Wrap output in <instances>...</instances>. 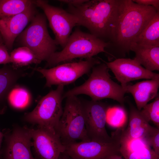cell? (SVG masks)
<instances>
[{
    "mask_svg": "<svg viewBox=\"0 0 159 159\" xmlns=\"http://www.w3.org/2000/svg\"><path fill=\"white\" fill-rule=\"evenodd\" d=\"M157 11L132 0H117L108 47L112 45L122 53H129L132 43Z\"/></svg>",
    "mask_w": 159,
    "mask_h": 159,
    "instance_id": "1",
    "label": "cell"
},
{
    "mask_svg": "<svg viewBox=\"0 0 159 159\" xmlns=\"http://www.w3.org/2000/svg\"><path fill=\"white\" fill-rule=\"evenodd\" d=\"M117 0H88L77 6H68V12L77 18L78 25L102 40H110Z\"/></svg>",
    "mask_w": 159,
    "mask_h": 159,
    "instance_id": "2",
    "label": "cell"
},
{
    "mask_svg": "<svg viewBox=\"0 0 159 159\" xmlns=\"http://www.w3.org/2000/svg\"><path fill=\"white\" fill-rule=\"evenodd\" d=\"M109 69L104 62L94 66L89 78L82 85L66 92L63 98L84 94L94 101L109 98L123 104L125 93L122 86L111 78Z\"/></svg>",
    "mask_w": 159,
    "mask_h": 159,
    "instance_id": "3",
    "label": "cell"
},
{
    "mask_svg": "<svg viewBox=\"0 0 159 159\" xmlns=\"http://www.w3.org/2000/svg\"><path fill=\"white\" fill-rule=\"evenodd\" d=\"M109 45L108 42L77 28L70 34L62 50L55 52L47 60L46 66L53 67L76 58L93 57L100 53H107L105 49Z\"/></svg>",
    "mask_w": 159,
    "mask_h": 159,
    "instance_id": "4",
    "label": "cell"
},
{
    "mask_svg": "<svg viewBox=\"0 0 159 159\" xmlns=\"http://www.w3.org/2000/svg\"><path fill=\"white\" fill-rule=\"evenodd\" d=\"M44 14L37 13L29 25L16 39L22 46L31 49L41 62L46 61L56 52L57 44L48 32Z\"/></svg>",
    "mask_w": 159,
    "mask_h": 159,
    "instance_id": "5",
    "label": "cell"
},
{
    "mask_svg": "<svg viewBox=\"0 0 159 159\" xmlns=\"http://www.w3.org/2000/svg\"><path fill=\"white\" fill-rule=\"evenodd\" d=\"M57 132L65 145L76 142L89 141L85 126L82 102L77 96L66 98Z\"/></svg>",
    "mask_w": 159,
    "mask_h": 159,
    "instance_id": "6",
    "label": "cell"
},
{
    "mask_svg": "<svg viewBox=\"0 0 159 159\" xmlns=\"http://www.w3.org/2000/svg\"><path fill=\"white\" fill-rule=\"evenodd\" d=\"M64 86L58 85L42 97L31 112L25 113V120L57 132L63 109L62 106Z\"/></svg>",
    "mask_w": 159,
    "mask_h": 159,
    "instance_id": "7",
    "label": "cell"
},
{
    "mask_svg": "<svg viewBox=\"0 0 159 159\" xmlns=\"http://www.w3.org/2000/svg\"><path fill=\"white\" fill-rule=\"evenodd\" d=\"M100 63L99 59L93 57L84 61L64 63L48 69L38 68L35 70L45 78V87L53 85L64 86L88 73L94 66Z\"/></svg>",
    "mask_w": 159,
    "mask_h": 159,
    "instance_id": "8",
    "label": "cell"
},
{
    "mask_svg": "<svg viewBox=\"0 0 159 159\" xmlns=\"http://www.w3.org/2000/svg\"><path fill=\"white\" fill-rule=\"evenodd\" d=\"M82 103L86 130L90 140L104 143L113 141L117 134L111 137L106 128L107 113L109 108L107 105L100 101L92 100Z\"/></svg>",
    "mask_w": 159,
    "mask_h": 159,
    "instance_id": "9",
    "label": "cell"
},
{
    "mask_svg": "<svg viewBox=\"0 0 159 159\" xmlns=\"http://www.w3.org/2000/svg\"><path fill=\"white\" fill-rule=\"evenodd\" d=\"M36 6L42 9L48 19L57 45L65 46L73 28L78 25V20L73 14L62 9L50 5L46 0H34Z\"/></svg>",
    "mask_w": 159,
    "mask_h": 159,
    "instance_id": "10",
    "label": "cell"
},
{
    "mask_svg": "<svg viewBox=\"0 0 159 159\" xmlns=\"http://www.w3.org/2000/svg\"><path fill=\"white\" fill-rule=\"evenodd\" d=\"M4 143L1 150L2 159H35L32 155L31 129L16 127L12 130H4Z\"/></svg>",
    "mask_w": 159,
    "mask_h": 159,
    "instance_id": "11",
    "label": "cell"
},
{
    "mask_svg": "<svg viewBox=\"0 0 159 159\" xmlns=\"http://www.w3.org/2000/svg\"><path fill=\"white\" fill-rule=\"evenodd\" d=\"M120 135L117 133L115 139L110 143L92 140L72 143L65 145V152L72 159H104L112 155L121 154Z\"/></svg>",
    "mask_w": 159,
    "mask_h": 159,
    "instance_id": "12",
    "label": "cell"
},
{
    "mask_svg": "<svg viewBox=\"0 0 159 159\" xmlns=\"http://www.w3.org/2000/svg\"><path fill=\"white\" fill-rule=\"evenodd\" d=\"M31 131L32 146L42 159H58L65 152L66 146L55 130L38 127L37 129H31Z\"/></svg>",
    "mask_w": 159,
    "mask_h": 159,
    "instance_id": "13",
    "label": "cell"
},
{
    "mask_svg": "<svg viewBox=\"0 0 159 159\" xmlns=\"http://www.w3.org/2000/svg\"><path fill=\"white\" fill-rule=\"evenodd\" d=\"M123 87L130 82L141 79L159 78V74L147 70L134 59L119 58L113 61L102 60Z\"/></svg>",
    "mask_w": 159,
    "mask_h": 159,
    "instance_id": "14",
    "label": "cell"
},
{
    "mask_svg": "<svg viewBox=\"0 0 159 159\" xmlns=\"http://www.w3.org/2000/svg\"><path fill=\"white\" fill-rule=\"evenodd\" d=\"M35 5H31L22 13L0 19V32L8 50L12 49L15 39L37 13Z\"/></svg>",
    "mask_w": 159,
    "mask_h": 159,
    "instance_id": "15",
    "label": "cell"
},
{
    "mask_svg": "<svg viewBox=\"0 0 159 159\" xmlns=\"http://www.w3.org/2000/svg\"><path fill=\"white\" fill-rule=\"evenodd\" d=\"M159 87V78L143 81L133 85L127 84L122 87L125 93L132 95L137 108L140 111L149 101L157 96Z\"/></svg>",
    "mask_w": 159,
    "mask_h": 159,
    "instance_id": "16",
    "label": "cell"
},
{
    "mask_svg": "<svg viewBox=\"0 0 159 159\" xmlns=\"http://www.w3.org/2000/svg\"><path fill=\"white\" fill-rule=\"evenodd\" d=\"M130 51L134 52V59L148 70H159V45H150L138 44L133 42Z\"/></svg>",
    "mask_w": 159,
    "mask_h": 159,
    "instance_id": "17",
    "label": "cell"
},
{
    "mask_svg": "<svg viewBox=\"0 0 159 159\" xmlns=\"http://www.w3.org/2000/svg\"><path fill=\"white\" fill-rule=\"evenodd\" d=\"M141 115L140 111L132 105L130 109L127 128L121 135L132 138H145L151 127Z\"/></svg>",
    "mask_w": 159,
    "mask_h": 159,
    "instance_id": "18",
    "label": "cell"
},
{
    "mask_svg": "<svg viewBox=\"0 0 159 159\" xmlns=\"http://www.w3.org/2000/svg\"><path fill=\"white\" fill-rule=\"evenodd\" d=\"M4 65L0 68V104L5 100L17 80L25 74L19 69H15L12 65Z\"/></svg>",
    "mask_w": 159,
    "mask_h": 159,
    "instance_id": "19",
    "label": "cell"
},
{
    "mask_svg": "<svg viewBox=\"0 0 159 159\" xmlns=\"http://www.w3.org/2000/svg\"><path fill=\"white\" fill-rule=\"evenodd\" d=\"M134 42L143 45H159V11L157 12Z\"/></svg>",
    "mask_w": 159,
    "mask_h": 159,
    "instance_id": "20",
    "label": "cell"
},
{
    "mask_svg": "<svg viewBox=\"0 0 159 159\" xmlns=\"http://www.w3.org/2000/svg\"><path fill=\"white\" fill-rule=\"evenodd\" d=\"M11 63L15 69L33 64H39L42 62L29 48L22 46L14 49L10 54Z\"/></svg>",
    "mask_w": 159,
    "mask_h": 159,
    "instance_id": "21",
    "label": "cell"
},
{
    "mask_svg": "<svg viewBox=\"0 0 159 159\" xmlns=\"http://www.w3.org/2000/svg\"><path fill=\"white\" fill-rule=\"evenodd\" d=\"M34 3V0H0V19L21 13Z\"/></svg>",
    "mask_w": 159,
    "mask_h": 159,
    "instance_id": "22",
    "label": "cell"
},
{
    "mask_svg": "<svg viewBox=\"0 0 159 159\" xmlns=\"http://www.w3.org/2000/svg\"><path fill=\"white\" fill-rule=\"evenodd\" d=\"M8 99L10 105L17 109H23L29 104L31 97L29 92L21 87L12 88L8 95Z\"/></svg>",
    "mask_w": 159,
    "mask_h": 159,
    "instance_id": "23",
    "label": "cell"
},
{
    "mask_svg": "<svg viewBox=\"0 0 159 159\" xmlns=\"http://www.w3.org/2000/svg\"><path fill=\"white\" fill-rule=\"evenodd\" d=\"M120 152L122 156L137 150L151 147L145 138H132L120 135Z\"/></svg>",
    "mask_w": 159,
    "mask_h": 159,
    "instance_id": "24",
    "label": "cell"
},
{
    "mask_svg": "<svg viewBox=\"0 0 159 159\" xmlns=\"http://www.w3.org/2000/svg\"><path fill=\"white\" fill-rule=\"evenodd\" d=\"M140 113L148 122H152L159 129V96L158 95L154 100L145 105L140 110Z\"/></svg>",
    "mask_w": 159,
    "mask_h": 159,
    "instance_id": "25",
    "label": "cell"
},
{
    "mask_svg": "<svg viewBox=\"0 0 159 159\" xmlns=\"http://www.w3.org/2000/svg\"><path fill=\"white\" fill-rule=\"evenodd\" d=\"M123 156L125 159H156L159 155L150 147L137 150Z\"/></svg>",
    "mask_w": 159,
    "mask_h": 159,
    "instance_id": "26",
    "label": "cell"
},
{
    "mask_svg": "<svg viewBox=\"0 0 159 159\" xmlns=\"http://www.w3.org/2000/svg\"><path fill=\"white\" fill-rule=\"evenodd\" d=\"M145 138L155 153L159 155V129L151 126Z\"/></svg>",
    "mask_w": 159,
    "mask_h": 159,
    "instance_id": "27",
    "label": "cell"
},
{
    "mask_svg": "<svg viewBox=\"0 0 159 159\" xmlns=\"http://www.w3.org/2000/svg\"><path fill=\"white\" fill-rule=\"evenodd\" d=\"M11 63L10 54L4 43L0 44V64Z\"/></svg>",
    "mask_w": 159,
    "mask_h": 159,
    "instance_id": "28",
    "label": "cell"
},
{
    "mask_svg": "<svg viewBox=\"0 0 159 159\" xmlns=\"http://www.w3.org/2000/svg\"><path fill=\"white\" fill-rule=\"evenodd\" d=\"M134 2L141 5L152 6L159 11V0H132Z\"/></svg>",
    "mask_w": 159,
    "mask_h": 159,
    "instance_id": "29",
    "label": "cell"
},
{
    "mask_svg": "<svg viewBox=\"0 0 159 159\" xmlns=\"http://www.w3.org/2000/svg\"><path fill=\"white\" fill-rule=\"evenodd\" d=\"M88 0H60L58 1L62 3L67 4L68 6H77L87 1Z\"/></svg>",
    "mask_w": 159,
    "mask_h": 159,
    "instance_id": "30",
    "label": "cell"
},
{
    "mask_svg": "<svg viewBox=\"0 0 159 159\" xmlns=\"http://www.w3.org/2000/svg\"><path fill=\"white\" fill-rule=\"evenodd\" d=\"M4 109L0 107V114L3 113L4 112ZM4 138V135L2 132L0 130V157L1 154V145Z\"/></svg>",
    "mask_w": 159,
    "mask_h": 159,
    "instance_id": "31",
    "label": "cell"
},
{
    "mask_svg": "<svg viewBox=\"0 0 159 159\" xmlns=\"http://www.w3.org/2000/svg\"><path fill=\"white\" fill-rule=\"evenodd\" d=\"M121 154H116L110 156L104 159H123Z\"/></svg>",
    "mask_w": 159,
    "mask_h": 159,
    "instance_id": "32",
    "label": "cell"
},
{
    "mask_svg": "<svg viewBox=\"0 0 159 159\" xmlns=\"http://www.w3.org/2000/svg\"><path fill=\"white\" fill-rule=\"evenodd\" d=\"M58 159H72L65 152L61 154Z\"/></svg>",
    "mask_w": 159,
    "mask_h": 159,
    "instance_id": "33",
    "label": "cell"
},
{
    "mask_svg": "<svg viewBox=\"0 0 159 159\" xmlns=\"http://www.w3.org/2000/svg\"><path fill=\"white\" fill-rule=\"evenodd\" d=\"M4 43V41L1 34L0 32V44Z\"/></svg>",
    "mask_w": 159,
    "mask_h": 159,
    "instance_id": "34",
    "label": "cell"
},
{
    "mask_svg": "<svg viewBox=\"0 0 159 159\" xmlns=\"http://www.w3.org/2000/svg\"><path fill=\"white\" fill-rule=\"evenodd\" d=\"M156 159H159V157H158Z\"/></svg>",
    "mask_w": 159,
    "mask_h": 159,
    "instance_id": "35",
    "label": "cell"
},
{
    "mask_svg": "<svg viewBox=\"0 0 159 159\" xmlns=\"http://www.w3.org/2000/svg\"><path fill=\"white\" fill-rule=\"evenodd\" d=\"M35 159H37V158H35Z\"/></svg>",
    "mask_w": 159,
    "mask_h": 159,
    "instance_id": "36",
    "label": "cell"
}]
</instances>
